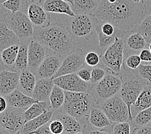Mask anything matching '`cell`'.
Wrapping results in <instances>:
<instances>
[{
  "label": "cell",
  "mask_w": 151,
  "mask_h": 134,
  "mask_svg": "<svg viewBox=\"0 0 151 134\" xmlns=\"http://www.w3.org/2000/svg\"><path fill=\"white\" fill-rule=\"evenodd\" d=\"M85 52L80 48H77L68 54L63 58L60 69L53 79L61 75L76 73L85 64Z\"/></svg>",
  "instance_id": "cell-11"
},
{
  "label": "cell",
  "mask_w": 151,
  "mask_h": 134,
  "mask_svg": "<svg viewBox=\"0 0 151 134\" xmlns=\"http://www.w3.org/2000/svg\"><path fill=\"white\" fill-rule=\"evenodd\" d=\"M89 125L94 129H105L111 127L112 123L106 115L101 106L94 105L92 106L87 118Z\"/></svg>",
  "instance_id": "cell-19"
},
{
  "label": "cell",
  "mask_w": 151,
  "mask_h": 134,
  "mask_svg": "<svg viewBox=\"0 0 151 134\" xmlns=\"http://www.w3.org/2000/svg\"><path fill=\"white\" fill-rule=\"evenodd\" d=\"M114 123L110 130L111 134H131L132 126L130 121Z\"/></svg>",
  "instance_id": "cell-35"
},
{
  "label": "cell",
  "mask_w": 151,
  "mask_h": 134,
  "mask_svg": "<svg viewBox=\"0 0 151 134\" xmlns=\"http://www.w3.org/2000/svg\"><path fill=\"white\" fill-rule=\"evenodd\" d=\"M9 107L27 110L34 102H37L31 96L23 94L18 88L5 96Z\"/></svg>",
  "instance_id": "cell-18"
},
{
  "label": "cell",
  "mask_w": 151,
  "mask_h": 134,
  "mask_svg": "<svg viewBox=\"0 0 151 134\" xmlns=\"http://www.w3.org/2000/svg\"><path fill=\"white\" fill-rule=\"evenodd\" d=\"M65 92V102L61 108L79 121L87 119L92 107L96 105L90 92Z\"/></svg>",
  "instance_id": "cell-3"
},
{
  "label": "cell",
  "mask_w": 151,
  "mask_h": 134,
  "mask_svg": "<svg viewBox=\"0 0 151 134\" xmlns=\"http://www.w3.org/2000/svg\"><path fill=\"white\" fill-rule=\"evenodd\" d=\"M8 70V68L6 67L4 63H3V62L1 59V52H0V72H2L3 70Z\"/></svg>",
  "instance_id": "cell-48"
},
{
  "label": "cell",
  "mask_w": 151,
  "mask_h": 134,
  "mask_svg": "<svg viewBox=\"0 0 151 134\" xmlns=\"http://www.w3.org/2000/svg\"><path fill=\"white\" fill-rule=\"evenodd\" d=\"M19 77V72L9 70L0 72V95L5 97L18 88Z\"/></svg>",
  "instance_id": "cell-17"
},
{
  "label": "cell",
  "mask_w": 151,
  "mask_h": 134,
  "mask_svg": "<svg viewBox=\"0 0 151 134\" xmlns=\"http://www.w3.org/2000/svg\"><path fill=\"white\" fill-rule=\"evenodd\" d=\"M142 60L139 55L136 54H130V50L125 49L124 52V61H123V68L127 72H134L139 67Z\"/></svg>",
  "instance_id": "cell-32"
},
{
  "label": "cell",
  "mask_w": 151,
  "mask_h": 134,
  "mask_svg": "<svg viewBox=\"0 0 151 134\" xmlns=\"http://www.w3.org/2000/svg\"><path fill=\"white\" fill-rule=\"evenodd\" d=\"M4 20L9 28L18 36L20 43L33 37L34 26L26 14L22 11L8 12L4 14Z\"/></svg>",
  "instance_id": "cell-8"
},
{
  "label": "cell",
  "mask_w": 151,
  "mask_h": 134,
  "mask_svg": "<svg viewBox=\"0 0 151 134\" xmlns=\"http://www.w3.org/2000/svg\"><path fill=\"white\" fill-rule=\"evenodd\" d=\"M107 70L106 68H104L100 67H97L92 68L90 83L91 85H94L102 80L107 74Z\"/></svg>",
  "instance_id": "cell-38"
},
{
  "label": "cell",
  "mask_w": 151,
  "mask_h": 134,
  "mask_svg": "<svg viewBox=\"0 0 151 134\" xmlns=\"http://www.w3.org/2000/svg\"><path fill=\"white\" fill-rule=\"evenodd\" d=\"M54 85L53 78L38 79L31 97L37 101H49Z\"/></svg>",
  "instance_id": "cell-20"
},
{
  "label": "cell",
  "mask_w": 151,
  "mask_h": 134,
  "mask_svg": "<svg viewBox=\"0 0 151 134\" xmlns=\"http://www.w3.org/2000/svg\"><path fill=\"white\" fill-rule=\"evenodd\" d=\"M51 109L50 101H37L27 108L24 113L25 123L37 118Z\"/></svg>",
  "instance_id": "cell-26"
},
{
  "label": "cell",
  "mask_w": 151,
  "mask_h": 134,
  "mask_svg": "<svg viewBox=\"0 0 151 134\" xmlns=\"http://www.w3.org/2000/svg\"><path fill=\"white\" fill-rule=\"evenodd\" d=\"M49 122L46 123L45 125H43L42 126L40 127L39 128H37L36 130L32 132L31 133H33V134H54L52 132L50 131V130ZM31 133H30V134H31Z\"/></svg>",
  "instance_id": "cell-45"
},
{
  "label": "cell",
  "mask_w": 151,
  "mask_h": 134,
  "mask_svg": "<svg viewBox=\"0 0 151 134\" xmlns=\"http://www.w3.org/2000/svg\"><path fill=\"white\" fill-rule=\"evenodd\" d=\"M19 44L9 47L1 52V56L3 63L9 70H12L18 56Z\"/></svg>",
  "instance_id": "cell-30"
},
{
  "label": "cell",
  "mask_w": 151,
  "mask_h": 134,
  "mask_svg": "<svg viewBox=\"0 0 151 134\" xmlns=\"http://www.w3.org/2000/svg\"><path fill=\"white\" fill-rule=\"evenodd\" d=\"M125 37H116L115 41L101 56V61L107 70L119 75L124 61Z\"/></svg>",
  "instance_id": "cell-7"
},
{
  "label": "cell",
  "mask_w": 151,
  "mask_h": 134,
  "mask_svg": "<svg viewBox=\"0 0 151 134\" xmlns=\"http://www.w3.org/2000/svg\"><path fill=\"white\" fill-rule=\"evenodd\" d=\"M15 134H20V132H17V133H16Z\"/></svg>",
  "instance_id": "cell-56"
},
{
  "label": "cell",
  "mask_w": 151,
  "mask_h": 134,
  "mask_svg": "<svg viewBox=\"0 0 151 134\" xmlns=\"http://www.w3.org/2000/svg\"><path fill=\"white\" fill-rule=\"evenodd\" d=\"M150 125V126H151V122H150V123L149 124V125Z\"/></svg>",
  "instance_id": "cell-57"
},
{
  "label": "cell",
  "mask_w": 151,
  "mask_h": 134,
  "mask_svg": "<svg viewBox=\"0 0 151 134\" xmlns=\"http://www.w3.org/2000/svg\"><path fill=\"white\" fill-rule=\"evenodd\" d=\"M93 14L98 21L112 24L121 32H134L146 16L147 9L143 2L133 0H96Z\"/></svg>",
  "instance_id": "cell-1"
},
{
  "label": "cell",
  "mask_w": 151,
  "mask_h": 134,
  "mask_svg": "<svg viewBox=\"0 0 151 134\" xmlns=\"http://www.w3.org/2000/svg\"><path fill=\"white\" fill-rule=\"evenodd\" d=\"M52 119L60 120L62 123L64 127L63 133H65L75 134L83 130V125L81 122L65 112L62 108L54 112Z\"/></svg>",
  "instance_id": "cell-16"
},
{
  "label": "cell",
  "mask_w": 151,
  "mask_h": 134,
  "mask_svg": "<svg viewBox=\"0 0 151 134\" xmlns=\"http://www.w3.org/2000/svg\"><path fill=\"white\" fill-rule=\"evenodd\" d=\"M139 57L141 60L143 62H151V52L149 49H144L140 51Z\"/></svg>",
  "instance_id": "cell-46"
},
{
  "label": "cell",
  "mask_w": 151,
  "mask_h": 134,
  "mask_svg": "<svg viewBox=\"0 0 151 134\" xmlns=\"http://www.w3.org/2000/svg\"><path fill=\"white\" fill-rule=\"evenodd\" d=\"M62 134H68V133H63Z\"/></svg>",
  "instance_id": "cell-58"
},
{
  "label": "cell",
  "mask_w": 151,
  "mask_h": 134,
  "mask_svg": "<svg viewBox=\"0 0 151 134\" xmlns=\"http://www.w3.org/2000/svg\"><path fill=\"white\" fill-rule=\"evenodd\" d=\"M25 110L8 106L5 111L0 113V125L11 134L19 132L25 123Z\"/></svg>",
  "instance_id": "cell-10"
},
{
  "label": "cell",
  "mask_w": 151,
  "mask_h": 134,
  "mask_svg": "<svg viewBox=\"0 0 151 134\" xmlns=\"http://www.w3.org/2000/svg\"><path fill=\"white\" fill-rule=\"evenodd\" d=\"M49 54V51L45 47L34 37H32L29 43L27 69L36 74L40 64Z\"/></svg>",
  "instance_id": "cell-13"
},
{
  "label": "cell",
  "mask_w": 151,
  "mask_h": 134,
  "mask_svg": "<svg viewBox=\"0 0 151 134\" xmlns=\"http://www.w3.org/2000/svg\"><path fill=\"white\" fill-rule=\"evenodd\" d=\"M55 111L52 110H49L41 115L29 121L26 122L23 126L22 128L20 130V134H30L34 132L40 127L45 125L49 123L53 116Z\"/></svg>",
  "instance_id": "cell-24"
},
{
  "label": "cell",
  "mask_w": 151,
  "mask_h": 134,
  "mask_svg": "<svg viewBox=\"0 0 151 134\" xmlns=\"http://www.w3.org/2000/svg\"><path fill=\"white\" fill-rule=\"evenodd\" d=\"M22 0H7L2 4L3 8H5L9 12L15 13L20 11Z\"/></svg>",
  "instance_id": "cell-40"
},
{
  "label": "cell",
  "mask_w": 151,
  "mask_h": 134,
  "mask_svg": "<svg viewBox=\"0 0 151 134\" xmlns=\"http://www.w3.org/2000/svg\"><path fill=\"white\" fill-rule=\"evenodd\" d=\"M0 134H11V133H10L8 131H6L4 128H3V127L0 125Z\"/></svg>",
  "instance_id": "cell-49"
},
{
  "label": "cell",
  "mask_w": 151,
  "mask_h": 134,
  "mask_svg": "<svg viewBox=\"0 0 151 134\" xmlns=\"http://www.w3.org/2000/svg\"><path fill=\"white\" fill-rule=\"evenodd\" d=\"M96 6V0H74L73 4L71 5L76 15L93 14Z\"/></svg>",
  "instance_id": "cell-29"
},
{
  "label": "cell",
  "mask_w": 151,
  "mask_h": 134,
  "mask_svg": "<svg viewBox=\"0 0 151 134\" xmlns=\"http://www.w3.org/2000/svg\"><path fill=\"white\" fill-rule=\"evenodd\" d=\"M30 40L20 43L18 54L12 71L20 72L23 70L27 68V66H28V48Z\"/></svg>",
  "instance_id": "cell-28"
},
{
  "label": "cell",
  "mask_w": 151,
  "mask_h": 134,
  "mask_svg": "<svg viewBox=\"0 0 151 134\" xmlns=\"http://www.w3.org/2000/svg\"><path fill=\"white\" fill-rule=\"evenodd\" d=\"M101 61V56H99L96 52H89L85 55V64L91 67H95L99 64Z\"/></svg>",
  "instance_id": "cell-39"
},
{
  "label": "cell",
  "mask_w": 151,
  "mask_h": 134,
  "mask_svg": "<svg viewBox=\"0 0 151 134\" xmlns=\"http://www.w3.org/2000/svg\"><path fill=\"white\" fill-rule=\"evenodd\" d=\"M42 6L45 11L49 13L64 14L70 17L76 16L70 3L64 0H44Z\"/></svg>",
  "instance_id": "cell-21"
},
{
  "label": "cell",
  "mask_w": 151,
  "mask_h": 134,
  "mask_svg": "<svg viewBox=\"0 0 151 134\" xmlns=\"http://www.w3.org/2000/svg\"><path fill=\"white\" fill-rule=\"evenodd\" d=\"M64 1L68 2V3H70V4L71 5H73V1H74V0H64Z\"/></svg>",
  "instance_id": "cell-50"
},
{
  "label": "cell",
  "mask_w": 151,
  "mask_h": 134,
  "mask_svg": "<svg viewBox=\"0 0 151 134\" xmlns=\"http://www.w3.org/2000/svg\"><path fill=\"white\" fill-rule=\"evenodd\" d=\"M65 99V92L58 85H54L49 97L51 110H58L62 108Z\"/></svg>",
  "instance_id": "cell-31"
},
{
  "label": "cell",
  "mask_w": 151,
  "mask_h": 134,
  "mask_svg": "<svg viewBox=\"0 0 151 134\" xmlns=\"http://www.w3.org/2000/svg\"><path fill=\"white\" fill-rule=\"evenodd\" d=\"M122 85L121 76L107 70V74L102 80L91 85L89 92L96 104L100 106L107 99L119 94Z\"/></svg>",
  "instance_id": "cell-5"
},
{
  "label": "cell",
  "mask_w": 151,
  "mask_h": 134,
  "mask_svg": "<svg viewBox=\"0 0 151 134\" xmlns=\"http://www.w3.org/2000/svg\"><path fill=\"white\" fill-rule=\"evenodd\" d=\"M75 134H83V133L82 132H77V133H76Z\"/></svg>",
  "instance_id": "cell-54"
},
{
  "label": "cell",
  "mask_w": 151,
  "mask_h": 134,
  "mask_svg": "<svg viewBox=\"0 0 151 134\" xmlns=\"http://www.w3.org/2000/svg\"><path fill=\"white\" fill-rule=\"evenodd\" d=\"M27 15L36 27H46L52 23L49 12H46L42 5L34 1H30L28 4Z\"/></svg>",
  "instance_id": "cell-15"
},
{
  "label": "cell",
  "mask_w": 151,
  "mask_h": 134,
  "mask_svg": "<svg viewBox=\"0 0 151 134\" xmlns=\"http://www.w3.org/2000/svg\"><path fill=\"white\" fill-rule=\"evenodd\" d=\"M19 44L18 36L9 28L4 19L0 20V52L9 47Z\"/></svg>",
  "instance_id": "cell-22"
},
{
  "label": "cell",
  "mask_w": 151,
  "mask_h": 134,
  "mask_svg": "<svg viewBox=\"0 0 151 134\" xmlns=\"http://www.w3.org/2000/svg\"><path fill=\"white\" fill-rule=\"evenodd\" d=\"M27 1H33V0H27Z\"/></svg>",
  "instance_id": "cell-55"
},
{
  "label": "cell",
  "mask_w": 151,
  "mask_h": 134,
  "mask_svg": "<svg viewBox=\"0 0 151 134\" xmlns=\"http://www.w3.org/2000/svg\"><path fill=\"white\" fill-rule=\"evenodd\" d=\"M82 132L83 133V134H111V130L108 131L105 129L98 130L93 128L92 126L89 125L88 122L83 125Z\"/></svg>",
  "instance_id": "cell-43"
},
{
  "label": "cell",
  "mask_w": 151,
  "mask_h": 134,
  "mask_svg": "<svg viewBox=\"0 0 151 134\" xmlns=\"http://www.w3.org/2000/svg\"><path fill=\"white\" fill-rule=\"evenodd\" d=\"M100 106L112 123L130 121L128 106L119 94L107 99Z\"/></svg>",
  "instance_id": "cell-9"
},
{
  "label": "cell",
  "mask_w": 151,
  "mask_h": 134,
  "mask_svg": "<svg viewBox=\"0 0 151 134\" xmlns=\"http://www.w3.org/2000/svg\"><path fill=\"white\" fill-rule=\"evenodd\" d=\"M151 122V107L140 111L134 116L131 123L133 128L137 126H143L148 125Z\"/></svg>",
  "instance_id": "cell-33"
},
{
  "label": "cell",
  "mask_w": 151,
  "mask_h": 134,
  "mask_svg": "<svg viewBox=\"0 0 151 134\" xmlns=\"http://www.w3.org/2000/svg\"><path fill=\"white\" fill-rule=\"evenodd\" d=\"M85 64L76 72V74L82 80L85 82H90L91 80L92 69L90 68L91 67L88 66V65L87 67H85Z\"/></svg>",
  "instance_id": "cell-42"
},
{
  "label": "cell",
  "mask_w": 151,
  "mask_h": 134,
  "mask_svg": "<svg viewBox=\"0 0 151 134\" xmlns=\"http://www.w3.org/2000/svg\"><path fill=\"white\" fill-rule=\"evenodd\" d=\"M33 37L49 50L50 54L62 58L77 49L76 43L64 24L54 23L46 27H34Z\"/></svg>",
  "instance_id": "cell-2"
},
{
  "label": "cell",
  "mask_w": 151,
  "mask_h": 134,
  "mask_svg": "<svg viewBox=\"0 0 151 134\" xmlns=\"http://www.w3.org/2000/svg\"><path fill=\"white\" fill-rule=\"evenodd\" d=\"M147 41L142 34L138 32H132L125 38V49L130 51H141L145 49Z\"/></svg>",
  "instance_id": "cell-27"
},
{
  "label": "cell",
  "mask_w": 151,
  "mask_h": 134,
  "mask_svg": "<svg viewBox=\"0 0 151 134\" xmlns=\"http://www.w3.org/2000/svg\"><path fill=\"white\" fill-rule=\"evenodd\" d=\"M134 72L147 84L151 85V64H141Z\"/></svg>",
  "instance_id": "cell-37"
},
{
  "label": "cell",
  "mask_w": 151,
  "mask_h": 134,
  "mask_svg": "<svg viewBox=\"0 0 151 134\" xmlns=\"http://www.w3.org/2000/svg\"><path fill=\"white\" fill-rule=\"evenodd\" d=\"M31 134H33V133H31Z\"/></svg>",
  "instance_id": "cell-59"
},
{
  "label": "cell",
  "mask_w": 151,
  "mask_h": 134,
  "mask_svg": "<svg viewBox=\"0 0 151 134\" xmlns=\"http://www.w3.org/2000/svg\"><path fill=\"white\" fill-rule=\"evenodd\" d=\"M98 21V19L92 14H81L68 16L65 25L76 43L77 41H87L94 35Z\"/></svg>",
  "instance_id": "cell-4"
},
{
  "label": "cell",
  "mask_w": 151,
  "mask_h": 134,
  "mask_svg": "<svg viewBox=\"0 0 151 134\" xmlns=\"http://www.w3.org/2000/svg\"><path fill=\"white\" fill-rule=\"evenodd\" d=\"M131 134H151V126L146 125L133 128Z\"/></svg>",
  "instance_id": "cell-44"
},
{
  "label": "cell",
  "mask_w": 151,
  "mask_h": 134,
  "mask_svg": "<svg viewBox=\"0 0 151 134\" xmlns=\"http://www.w3.org/2000/svg\"><path fill=\"white\" fill-rule=\"evenodd\" d=\"M121 78L122 85L119 95L128 106L130 122H131L133 119V115L131 112L132 106L147 83L134 72H127V74L122 75Z\"/></svg>",
  "instance_id": "cell-6"
},
{
  "label": "cell",
  "mask_w": 151,
  "mask_h": 134,
  "mask_svg": "<svg viewBox=\"0 0 151 134\" xmlns=\"http://www.w3.org/2000/svg\"><path fill=\"white\" fill-rule=\"evenodd\" d=\"M54 85L65 91L74 92H89L91 88L90 82H85L76 73L66 74L54 79Z\"/></svg>",
  "instance_id": "cell-12"
},
{
  "label": "cell",
  "mask_w": 151,
  "mask_h": 134,
  "mask_svg": "<svg viewBox=\"0 0 151 134\" xmlns=\"http://www.w3.org/2000/svg\"><path fill=\"white\" fill-rule=\"evenodd\" d=\"M96 32L97 33L98 39V44L99 48L103 50H106L107 48L111 45L115 41V38L117 36H106L103 34L101 30H99L98 27L96 26Z\"/></svg>",
  "instance_id": "cell-36"
},
{
  "label": "cell",
  "mask_w": 151,
  "mask_h": 134,
  "mask_svg": "<svg viewBox=\"0 0 151 134\" xmlns=\"http://www.w3.org/2000/svg\"><path fill=\"white\" fill-rule=\"evenodd\" d=\"M63 58L55 54H49L45 58L36 72L37 79L53 78L59 70Z\"/></svg>",
  "instance_id": "cell-14"
},
{
  "label": "cell",
  "mask_w": 151,
  "mask_h": 134,
  "mask_svg": "<svg viewBox=\"0 0 151 134\" xmlns=\"http://www.w3.org/2000/svg\"><path fill=\"white\" fill-rule=\"evenodd\" d=\"M36 81L35 74L26 68L19 72L18 88L23 94L32 96Z\"/></svg>",
  "instance_id": "cell-23"
},
{
  "label": "cell",
  "mask_w": 151,
  "mask_h": 134,
  "mask_svg": "<svg viewBox=\"0 0 151 134\" xmlns=\"http://www.w3.org/2000/svg\"><path fill=\"white\" fill-rule=\"evenodd\" d=\"M133 1L136 3H142L145 1V0H133Z\"/></svg>",
  "instance_id": "cell-51"
},
{
  "label": "cell",
  "mask_w": 151,
  "mask_h": 134,
  "mask_svg": "<svg viewBox=\"0 0 151 134\" xmlns=\"http://www.w3.org/2000/svg\"><path fill=\"white\" fill-rule=\"evenodd\" d=\"M7 1V0H0V5H2L3 3Z\"/></svg>",
  "instance_id": "cell-52"
},
{
  "label": "cell",
  "mask_w": 151,
  "mask_h": 134,
  "mask_svg": "<svg viewBox=\"0 0 151 134\" xmlns=\"http://www.w3.org/2000/svg\"><path fill=\"white\" fill-rule=\"evenodd\" d=\"M8 108V103L4 96L0 95V113H3Z\"/></svg>",
  "instance_id": "cell-47"
},
{
  "label": "cell",
  "mask_w": 151,
  "mask_h": 134,
  "mask_svg": "<svg viewBox=\"0 0 151 134\" xmlns=\"http://www.w3.org/2000/svg\"><path fill=\"white\" fill-rule=\"evenodd\" d=\"M136 32L145 37L147 43L151 42V14L143 18L137 28Z\"/></svg>",
  "instance_id": "cell-34"
},
{
  "label": "cell",
  "mask_w": 151,
  "mask_h": 134,
  "mask_svg": "<svg viewBox=\"0 0 151 134\" xmlns=\"http://www.w3.org/2000/svg\"><path fill=\"white\" fill-rule=\"evenodd\" d=\"M151 107V85L147 84L131 108L132 114L136 115L140 111Z\"/></svg>",
  "instance_id": "cell-25"
},
{
  "label": "cell",
  "mask_w": 151,
  "mask_h": 134,
  "mask_svg": "<svg viewBox=\"0 0 151 134\" xmlns=\"http://www.w3.org/2000/svg\"><path fill=\"white\" fill-rule=\"evenodd\" d=\"M50 131L54 134H62L64 131V127L60 120L52 119L49 122Z\"/></svg>",
  "instance_id": "cell-41"
},
{
  "label": "cell",
  "mask_w": 151,
  "mask_h": 134,
  "mask_svg": "<svg viewBox=\"0 0 151 134\" xmlns=\"http://www.w3.org/2000/svg\"><path fill=\"white\" fill-rule=\"evenodd\" d=\"M149 50H150V51L151 52V42L149 44Z\"/></svg>",
  "instance_id": "cell-53"
}]
</instances>
